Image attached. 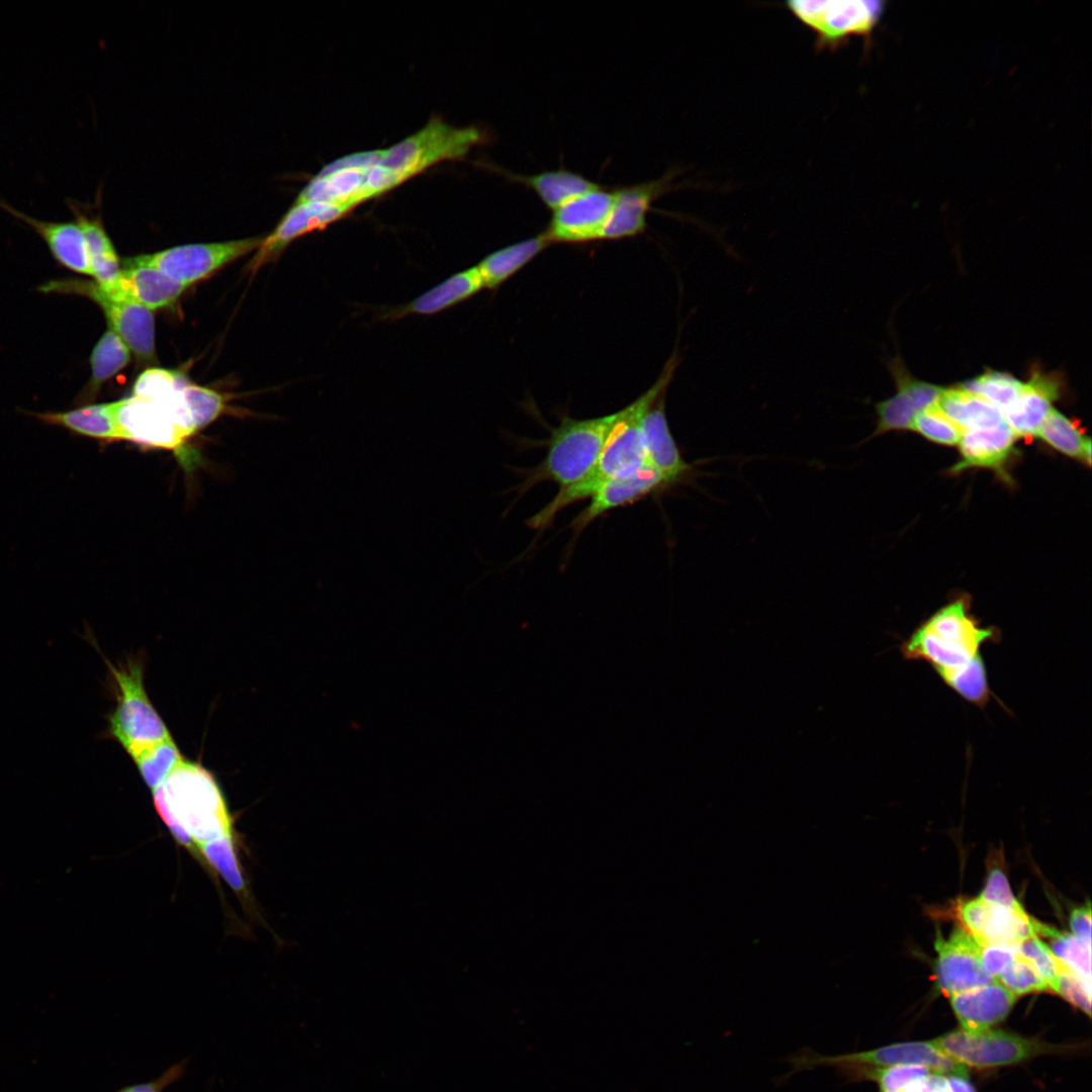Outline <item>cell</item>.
I'll return each instance as SVG.
<instances>
[{"label":"cell","instance_id":"1","mask_svg":"<svg viewBox=\"0 0 1092 1092\" xmlns=\"http://www.w3.org/2000/svg\"><path fill=\"white\" fill-rule=\"evenodd\" d=\"M678 364L679 355L673 352L653 385L618 411L616 422L593 468L577 481L560 487L557 494L528 520L529 527L542 530L564 508L592 497L607 482L631 475L648 465L643 442V419L656 399L665 393Z\"/></svg>","mask_w":1092,"mask_h":1092},{"label":"cell","instance_id":"2","mask_svg":"<svg viewBox=\"0 0 1092 1092\" xmlns=\"http://www.w3.org/2000/svg\"><path fill=\"white\" fill-rule=\"evenodd\" d=\"M154 806L176 841L196 857L201 845L233 836V818L215 777L183 759L153 791Z\"/></svg>","mask_w":1092,"mask_h":1092},{"label":"cell","instance_id":"3","mask_svg":"<svg viewBox=\"0 0 1092 1092\" xmlns=\"http://www.w3.org/2000/svg\"><path fill=\"white\" fill-rule=\"evenodd\" d=\"M1001 640L996 627H984L969 612V603L959 598L922 622L901 644L907 660L927 662L945 684L984 659L981 647Z\"/></svg>","mask_w":1092,"mask_h":1092},{"label":"cell","instance_id":"4","mask_svg":"<svg viewBox=\"0 0 1092 1092\" xmlns=\"http://www.w3.org/2000/svg\"><path fill=\"white\" fill-rule=\"evenodd\" d=\"M186 380L175 390L159 397L131 394L112 401L119 441L146 448L174 452L188 466L187 441L197 431L182 393Z\"/></svg>","mask_w":1092,"mask_h":1092},{"label":"cell","instance_id":"5","mask_svg":"<svg viewBox=\"0 0 1092 1092\" xmlns=\"http://www.w3.org/2000/svg\"><path fill=\"white\" fill-rule=\"evenodd\" d=\"M108 668V680L116 704L106 716L105 738L118 742L131 757L141 750L171 737L153 706L144 684V663L128 658L116 665L100 652Z\"/></svg>","mask_w":1092,"mask_h":1092},{"label":"cell","instance_id":"6","mask_svg":"<svg viewBox=\"0 0 1092 1092\" xmlns=\"http://www.w3.org/2000/svg\"><path fill=\"white\" fill-rule=\"evenodd\" d=\"M786 1062L792 1069L783 1077V1081L798 1072L828 1067L834 1069L846 1083H854L862 1081L872 1070L898 1065L923 1066L945 1076L969 1077L968 1067L943 1055L929 1041L899 1042L835 1056H824L806 1048L789 1056Z\"/></svg>","mask_w":1092,"mask_h":1092},{"label":"cell","instance_id":"7","mask_svg":"<svg viewBox=\"0 0 1092 1092\" xmlns=\"http://www.w3.org/2000/svg\"><path fill=\"white\" fill-rule=\"evenodd\" d=\"M617 416L618 412L583 420L565 416L552 430L547 454L527 485L552 480L564 487L584 476L596 464Z\"/></svg>","mask_w":1092,"mask_h":1092},{"label":"cell","instance_id":"8","mask_svg":"<svg viewBox=\"0 0 1092 1092\" xmlns=\"http://www.w3.org/2000/svg\"><path fill=\"white\" fill-rule=\"evenodd\" d=\"M484 139V132L476 126L454 127L436 117L421 130L382 150L378 164L403 182L437 163L465 157Z\"/></svg>","mask_w":1092,"mask_h":1092},{"label":"cell","instance_id":"9","mask_svg":"<svg viewBox=\"0 0 1092 1092\" xmlns=\"http://www.w3.org/2000/svg\"><path fill=\"white\" fill-rule=\"evenodd\" d=\"M935 1049L970 1068H997L1053 1053L1061 1046L1001 1029L952 1030L931 1040Z\"/></svg>","mask_w":1092,"mask_h":1092},{"label":"cell","instance_id":"10","mask_svg":"<svg viewBox=\"0 0 1092 1092\" xmlns=\"http://www.w3.org/2000/svg\"><path fill=\"white\" fill-rule=\"evenodd\" d=\"M787 7L816 33L818 51H833L849 36L869 34L883 8L880 1L872 0H792Z\"/></svg>","mask_w":1092,"mask_h":1092},{"label":"cell","instance_id":"11","mask_svg":"<svg viewBox=\"0 0 1092 1092\" xmlns=\"http://www.w3.org/2000/svg\"><path fill=\"white\" fill-rule=\"evenodd\" d=\"M262 240V237H253L219 243L176 246L126 259L124 264L125 266L154 267L186 287L223 265L258 249Z\"/></svg>","mask_w":1092,"mask_h":1092},{"label":"cell","instance_id":"12","mask_svg":"<svg viewBox=\"0 0 1092 1092\" xmlns=\"http://www.w3.org/2000/svg\"><path fill=\"white\" fill-rule=\"evenodd\" d=\"M46 292L75 293L89 297L103 310L111 330L136 357L151 360L155 354V321L151 309L128 299L108 295L96 282L63 279L41 287Z\"/></svg>","mask_w":1092,"mask_h":1092},{"label":"cell","instance_id":"13","mask_svg":"<svg viewBox=\"0 0 1092 1092\" xmlns=\"http://www.w3.org/2000/svg\"><path fill=\"white\" fill-rule=\"evenodd\" d=\"M936 985L945 996L972 990L994 981L985 971L982 943L963 926L952 929L945 939L936 930Z\"/></svg>","mask_w":1092,"mask_h":1092},{"label":"cell","instance_id":"14","mask_svg":"<svg viewBox=\"0 0 1092 1092\" xmlns=\"http://www.w3.org/2000/svg\"><path fill=\"white\" fill-rule=\"evenodd\" d=\"M614 198V189L600 186L566 201L552 210L544 236L550 244L602 240Z\"/></svg>","mask_w":1092,"mask_h":1092},{"label":"cell","instance_id":"15","mask_svg":"<svg viewBox=\"0 0 1092 1092\" xmlns=\"http://www.w3.org/2000/svg\"><path fill=\"white\" fill-rule=\"evenodd\" d=\"M351 211L350 208L325 202H295L283 215L273 232L263 238L250 263L251 270L281 253L292 241L308 233L323 230Z\"/></svg>","mask_w":1092,"mask_h":1092},{"label":"cell","instance_id":"16","mask_svg":"<svg viewBox=\"0 0 1092 1092\" xmlns=\"http://www.w3.org/2000/svg\"><path fill=\"white\" fill-rule=\"evenodd\" d=\"M673 174L648 182L614 189L615 198L602 240L634 237L647 225L652 203L671 188Z\"/></svg>","mask_w":1092,"mask_h":1092},{"label":"cell","instance_id":"17","mask_svg":"<svg viewBox=\"0 0 1092 1092\" xmlns=\"http://www.w3.org/2000/svg\"><path fill=\"white\" fill-rule=\"evenodd\" d=\"M1061 379L1057 373L1034 368L1017 399L1005 408L1003 417L1016 437L1037 435L1051 412L1052 403L1061 395Z\"/></svg>","mask_w":1092,"mask_h":1092},{"label":"cell","instance_id":"18","mask_svg":"<svg viewBox=\"0 0 1092 1092\" xmlns=\"http://www.w3.org/2000/svg\"><path fill=\"white\" fill-rule=\"evenodd\" d=\"M664 396L665 393L661 394L646 413L642 432L647 464L671 485L689 475L692 468L670 432Z\"/></svg>","mask_w":1092,"mask_h":1092},{"label":"cell","instance_id":"19","mask_svg":"<svg viewBox=\"0 0 1092 1092\" xmlns=\"http://www.w3.org/2000/svg\"><path fill=\"white\" fill-rule=\"evenodd\" d=\"M0 207L28 224L48 245L55 259L79 274L93 276L84 235L76 221L42 220L28 215L0 199Z\"/></svg>","mask_w":1092,"mask_h":1092},{"label":"cell","instance_id":"20","mask_svg":"<svg viewBox=\"0 0 1092 1092\" xmlns=\"http://www.w3.org/2000/svg\"><path fill=\"white\" fill-rule=\"evenodd\" d=\"M1017 996L994 980L984 986L949 996L952 1011L967 1031H980L1003 1021Z\"/></svg>","mask_w":1092,"mask_h":1092},{"label":"cell","instance_id":"21","mask_svg":"<svg viewBox=\"0 0 1092 1092\" xmlns=\"http://www.w3.org/2000/svg\"><path fill=\"white\" fill-rule=\"evenodd\" d=\"M98 286L108 295L131 300L149 309L172 305L185 289L160 270L144 265L125 266L112 284Z\"/></svg>","mask_w":1092,"mask_h":1092},{"label":"cell","instance_id":"22","mask_svg":"<svg viewBox=\"0 0 1092 1092\" xmlns=\"http://www.w3.org/2000/svg\"><path fill=\"white\" fill-rule=\"evenodd\" d=\"M669 486L652 467L645 466L635 473L604 484L590 498L589 505L572 521L571 527L580 532L606 512L623 507Z\"/></svg>","mask_w":1092,"mask_h":1092},{"label":"cell","instance_id":"23","mask_svg":"<svg viewBox=\"0 0 1092 1092\" xmlns=\"http://www.w3.org/2000/svg\"><path fill=\"white\" fill-rule=\"evenodd\" d=\"M370 167L353 166L333 170L324 168L301 190L295 202H325L352 210L357 204L371 198L366 188Z\"/></svg>","mask_w":1092,"mask_h":1092},{"label":"cell","instance_id":"24","mask_svg":"<svg viewBox=\"0 0 1092 1092\" xmlns=\"http://www.w3.org/2000/svg\"><path fill=\"white\" fill-rule=\"evenodd\" d=\"M1016 438L1007 423L993 428L964 431L960 441L962 460L953 466L952 471L970 467L1001 470L1013 451Z\"/></svg>","mask_w":1092,"mask_h":1092},{"label":"cell","instance_id":"25","mask_svg":"<svg viewBox=\"0 0 1092 1092\" xmlns=\"http://www.w3.org/2000/svg\"><path fill=\"white\" fill-rule=\"evenodd\" d=\"M483 287L479 271L474 266L452 275L403 306L394 308L390 315H431L468 299Z\"/></svg>","mask_w":1092,"mask_h":1092},{"label":"cell","instance_id":"26","mask_svg":"<svg viewBox=\"0 0 1092 1092\" xmlns=\"http://www.w3.org/2000/svg\"><path fill=\"white\" fill-rule=\"evenodd\" d=\"M31 416L74 435L107 443L119 441L111 402L85 404L64 412L33 413Z\"/></svg>","mask_w":1092,"mask_h":1092},{"label":"cell","instance_id":"27","mask_svg":"<svg viewBox=\"0 0 1092 1092\" xmlns=\"http://www.w3.org/2000/svg\"><path fill=\"white\" fill-rule=\"evenodd\" d=\"M67 204L75 215L85 238L95 282L102 286L112 284L121 272L118 257L99 216L85 211L83 205L68 198Z\"/></svg>","mask_w":1092,"mask_h":1092},{"label":"cell","instance_id":"28","mask_svg":"<svg viewBox=\"0 0 1092 1092\" xmlns=\"http://www.w3.org/2000/svg\"><path fill=\"white\" fill-rule=\"evenodd\" d=\"M503 173L512 181L530 188L550 209L600 187L597 182L568 169H555L535 174Z\"/></svg>","mask_w":1092,"mask_h":1092},{"label":"cell","instance_id":"29","mask_svg":"<svg viewBox=\"0 0 1092 1092\" xmlns=\"http://www.w3.org/2000/svg\"><path fill=\"white\" fill-rule=\"evenodd\" d=\"M936 404L963 431L993 428L1006 423L1001 410L962 386L943 388Z\"/></svg>","mask_w":1092,"mask_h":1092},{"label":"cell","instance_id":"30","mask_svg":"<svg viewBox=\"0 0 1092 1092\" xmlns=\"http://www.w3.org/2000/svg\"><path fill=\"white\" fill-rule=\"evenodd\" d=\"M550 243L540 234L499 249L476 266L484 287L495 288L520 271Z\"/></svg>","mask_w":1092,"mask_h":1092},{"label":"cell","instance_id":"31","mask_svg":"<svg viewBox=\"0 0 1092 1092\" xmlns=\"http://www.w3.org/2000/svg\"><path fill=\"white\" fill-rule=\"evenodd\" d=\"M1034 919L1024 909L1013 910L987 902V908L979 933L975 936L982 944L1015 946L1021 940L1035 935Z\"/></svg>","mask_w":1092,"mask_h":1092},{"label":"cell","instance_id":"32","mask_svg":"<svg viewBox=\"0 0 1092 1092\" xmlns=\"http://www.w3.org/2000/svg\"><path fill=\"white\" fill-rule=\"evenodd\" d=\"M129 351L127 345L114 331L107 330L91 353V377L80 398L91 399L104 382L122 370L129 362Z\"/></svg>","mask_w":1092,"mask_h":1092},{"label":"cell","instance_id":"33","mask_svg":"<svg viewBox=\"0 0 1092 1092\" xmlns=\"http://www.w3.org/2000/svg\"><path fill=\"white\" fill-rule=\"evenodd\" d=\"M1034 933L1049 939L1052 952L1078 976L1091 983V943L1034 919Z\"/></svg>","mask_w":1092,"mask_h":1092},{"label":"cell","instance_id":"34","mask_svg":"<svg viewBox=\"0 0 1092 1092\" xmlns=\"http://www.w3.org/2000/svg\"><path fill=\"white\" fill-rule=\"evenodd\" d=\"M1037 436L1058 451L1090 464L1091 441L1084 437L1076 423L1059 411L1052 408L1042 423Z\"/></svg>","mask_w":1092,"mask_h":1092},{"label":"cell","instance_id":"35","mask_svg":"<svg viewBox=\"0 0 1092 1092\" xmlns=\"http://www.w3.org/2000/svg\"><path fill=\"white\" fill-rule=\"evenodd\" d=\"M141 777L154 791L169 777L183 757L172 737L151 745L133 756Z\"/></svg>","mask_w":1092,"mask_h":1092},{"label":"cell","instance_id":"36","mask_svg":"<svg viewBox=\"0 0 1092 1092\" xmlns=\"http://www.w3.org/2000/svg\"><path fill=\"white\" fill-rule=\"evenodd\" d=\"M960 386L986 399L1003 412L1017 399L1022 390L1023 382L1007 372L988 369Z\"/></svg>","mask_w":1092,"mask_h":1092},{"label":"cell","instance_id":"37","mask_svg":"<svg viewBox=\"0 0 1092 1092\" xmlns=\"http://www.w3.org/2000/svg\"><path fill=\"white\" fill-rule=\"evenodd\" d=\"M198 854L202 861L215 871L234 891L242 895L246 894V882L235 850L233 836L201 845Z\"/></svg>","mask_w":1092,"mask_h":1092},{"label":"cell","instance_id":"38","mask_svg":"<svg viewBox=\"0 0 1092 1092\" xmlns=\"http://www.w3.org/2000/svg\"><path fill=\"white\" fill-rule=\"evenodd\" d=\"M182 393L197 432L213 423L225 411L224 396L214 389L186 380Z\"/></svg>","mask_w":1092,"mask_h":1092},{"label":"cell","instance_id":"39","mask_svg":"<svg viewBox=\"0 0 1092 1092\" xmlns=\"http://www.w3.org/2000/svg\"><path fill=\"white\" fill-rule=\"evenodd\" d=\"M888 366L896 387L907 394L916 415L937 403L943 390L942 387L913 377L906 370L900 357L892 359Z\"/></svg>","mask_w":1092,"mask_h":1092},{"label":"cell","instance_id":"40","mask_svg":"<svg viewBox=\"0 0 1092 1092\" xmlns=\"http://www.w3.org/2000/svg\"><path fill=\"white\" fill-rule=\"evenodd\" d=\"M875 407L878 422L872 438L894 430H913L916 412L901 389L897 388L895 395L877 402Z\"/></svg>","mask_w":1092,"mask_h":1092},{"label":"cell","instance_id":"41","mask_svg":"<svg viewBox=\"0 0 1092 1092\" xmlns=\"http://www.w3.org/2000/svg\"><path fill=\"white\" fill-rule=\"evenodd\" d=\"M995 980L1017 997L1050 991L1032 964L1018 952Z\"/></svg>","mask_w":1092,"mask_h":1092},{"label":"cell","instance_id":"42","mask_svg":"<svg viewBox=\"0 0 1092 1092\" xmlns=\"http://www.w3.org/2000/svg\"><path fill=\"white\" fill-rule=\"evenodd\" d=\"M932 1073L936 1072L923 1066L898 1065L872 1070L862 1081L876 1082L880 1092H903Z\"/></svg>","mask_w":1092,"mask_h":1092},{"label":"cell","instance_id":"43","mask_svg":"<svg viewBox=\"0 0 1092 1092\" xmlns=\"http://www.w3.org/2000/svg\"><path fill=\"white\" fill-rule=\"evenodd\" d=\"M913 430L919 432L928 440L942 445L960 443L964 433L958 425L940 411L937 404L927 407L915 416Z\"/></svg>","mask_w":1092,"mask_h":1092},{"label":"cell","instance_id":"44","mask_svg":"<svg viewBox=\"0 0 1092 1092\" xmlns=\"http://www.w3.org/2000/svg\"><path fill=\"white\" fill-rule=\"evenodd\" d=\"M1019 954L1028 960L1048 985L1050 991L1065 964L1050 949L1038 936L1031 935L1015 945Z\"/></svg>","mask_w":1092,"mask_h":1092},{"label":"cell","instance_id":"45","mask_svg":"<svg viewBox=\"0 0 1092 1092\" xmlns=\"http://www.w3.org/2000/svg\"><path fill=\"white\" fill-rule=\"evenodd\" d=\"M1052 992L1090 1016L1091 983L1078 976L1066 964L1052 987Z\"/></svg>","mask_w":1092,"mask_h":1092},{"label":"cell","instance_id":"46","mask_svg":"<svg viewBox=\"0 0 1092 1092\" xmlns=\"http://www.w3.org/2000/svg\"><path fill=\"white\" fill-rule=\"evenodd\" d=\"M979 898L988 903L1013 910L1023 909L1020 902L1013 895L1004 872L996 867L989 872L986 885Z\"/></svg>","mask_w":1092,"mask_h":1092},{"label":"cell","instance_id":"47","mask_svg":"<svg viewBox=\"0 0 1092 1092\" xmlns=\"http://www.w3.org/2000/svg\"><path fill=\"white\" fill-rule=\"evenodd\" d=\"M1017 950L1015 946L983 943L981 959L986 973L995 978L1006 968Z\"/></svg>","mask_w":1092,"mask_h":1092},{"label":"cell","instance_id":"48","mask_svg":"<svg viewBox=\"0 0 1092 1092\" xmlns=\"http://www.w3.org/2000/svg\"><path fill=\"white\" fill-rule=\"evenodd\" d=\"M188 1060L184 1059L170 1066L159 1078L140 1084L125 1086L117 1092H164L173 1083L181 1080L186 1073Z\"/></svg>","mask_w":1092,"mask_h":1092},{"label":"cell","instance_id":"49","mask_svg":"<svg viewBox=\"0 0 1092 1092\" xmlns=\"http://www.w3.org/2000/svg\"><path fill=\"white\" fill-rule=\"evenodd\" d=\"M1069 923L1073 934L1091 943V905L1089 901L1071 911Z\"/></svg>","mask_w":1092,"mask_h":1092},{"label":"cell","instance_id":"50","mask_svg":"<svg viewBox=\"0 0 1092 1092\" xmlns=\"http://www.w3.org/2000/svg\"><path fill=\"white\" fill-rule=\"evenodd\" d=\"M920 1092H949L947 1078L940 1073H932L918 1083Z\"/></svg>","mask_w":1092,"mask_h":1092},{"label":"cell","instance_id":"51","mask_svg":"<svg viewBox=\"0 0 1092 1092\" xmlns=\"http://www.w3.org/2000/svg\"><path fill=\"white\" fill-rule=\"evenodd\" d=\"M949 1092H976L973 1084L969 1081V1077L961 1075H948L946 1076Z\"/></svg>","mask_w":1092,"mask_h":1092},{"label":"cell","instance_id":"52","mask_svg":"<svg viewBox=\"0 0 1092 1092\" xmlns=\"http://www.w3.org/2000/svg\"><path fill=\"white\" fill-rule=\"evenodd\" d=\"M903 1092H920V1090H919V1086H918V1083H917V1084H915V1085H913V1086H911V1087H909V1088H907V1089H906V1090H904Z\"/></svg>","mask_w":1092,"mask_h":1092}]
</instances>
